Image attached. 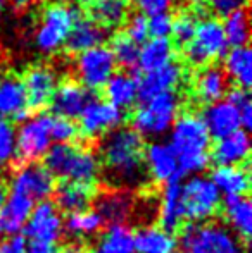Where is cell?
<instances>
[{"mask_svg":"<svg viewBox=\"0 0 252 253\" xmlns=\"http://www.w3.org/2000/svg\"><path fill=\"white\" fill-rule=\"evenodd\" d=\"M144 138L130 127H118L104 138L101 157L111 183L128 188H138L145 183Z\"/></svg>","mask_w":252,"mask_h":253,"instance_id":"obj_1","label":"cell"},{"mask_svg":"<svg viewBox=\"0 0 252 253\" xmlns=\"http://www.w3.org/2000/svg\"><path fill=\"white\" fill-rule=\"evenodd\" d=\"M169 147L178 160L180 176H201L207 169L211 136L197 114H182L169 131Z\"/></svg>","mask_w":252,"mask_h":253,"instance_id":"obj_2","label":"cell"},{"mask_svg":"<svg viewBox=\"0 0 252 253\" xmlns=\"http://www.w3.org/2000/svg\"><path fill=\"white\" fill-rule=\"evenodd\" d=\"M44 159L45 169L52 176L69 183L92 186L101 176V159L88 148H80L74 145H52Z\"/></svg>","mask_w":252,"mask_h":253,"instance_id":"obj_3","label":"cell"},{"mask_svg":"<svg viewBox=\"0 0 252 253\" xmlns=\"http://www.w3.org/2000/svg\"><path fill=\"white\" fill-rule=\"evenodd\" d=\"M180 97L175 91L144 102L131 117L133 131L142 138H161L169 133L180 116Z\"/></svg>","mask_w":252,"mask_h":253,"instance_id":"obj_4","label":"cell"},{"mask_svg":"<svg viewBox=\"0 0 252 253\" xmlns=\"http://www.w3.org/2000/svg\"><path fill=\"white\" fill-rule=\"evenodd\" d=\"M78 19H80V10L76 7L62 2L47 5L35 31L37 48L44 53L57 52L62 45H66L67 37Z\"/></svg>","mask_w":252,"mask_h":253,"instance_id":"obj_5","label":"cell"},{"mask_svg":"<svg viewBox=\"0 0 252 253\" xmlns=\"http://www.w3.org/2000/svg\"><path fill=\"white\" fill-rule=\"evenodd\" d=\"M182 247L183 253H244L242 241L218 222L187 226L182 234Z\"/></svg>","mask_w":252,"mask_h":253,"instance_id":"obj_6","label":"cell"},{"mask_svg":"<svg viewBox=\"0 0 252 253\" xmlns=\"http://www.w3.org/2000/svg\"><path fill=\"white\" fill-rule=\"evenodd\" d=\"M221 195L205 176H190L182 184V207L185 219L202 224L211 220L221 209Z\"/></svg>","mask_w":252,"mask_h":253,"instance_id":"obj_7","label":"cell"},{"mask_svg":"<svg viewBox=\"0 0 252 253\" xmlns=\"http://www.w3.org/2000/svg\"><path fill=\"white\" fill-rule=\"evenodd\" d=\"M228 52L223 24L216 19H202L197 23V30L192 42L185 48V57L192 66H202L214 62L219 57H225Z\"/></svg>","mask_w":252,"mask_h":253,"instance_id":"obj_8","label":"cell"},{"mask_svg":"<svg viewBox=\"0 0 252 253\" xmlns=\"http://www.w3.org/2000/svg\"><path fill=\"white\" fill-rule=\"evenodd\" d=\"M50 124L52 116L49 114H38L23 121L16 131V157L23 159L24 164L44 159L52 147Z\"/></svg>","mask_w":252,"mask_h":253,"instance_id":"obj_9","label":"cell"},{"mask_svg":"<svg viewBox=\"0 0 252 253\" xmlns=\"http://www.w3.org/2000/svg\"><path fill=\"white\" fill-rule=\"evenodd\" d=\"M12 193L26 197L31 202H45L55 190V177L37 162L23 164L10 177Z\"/></svg>","mask_w":252,"mask_h":253,"instance_id":"obj_10","label":"cell"},{"mask_svg":"<svg viewBox=\"0 0 252 253\" xmlns=\"http://www.w3.org/2000/svg\"><path fill=\"white\" fill-rule=\"evenodd\" d=\"M116 62L111 50L104 45L78 53L76 73L80 84L87 90H101L114 74Z\"/></svg>","mask_w":252,"mask_h":253,"instance_id":"obj_11","label":"cell"},{"mask_svg":"<svg viewBox=\"0 0 252 253\" xmlns=\"http://www.w3.org/2000/svg\"><path fill=\"white\" fill-rule=\"evenodd\" d=\"M24 229H26V234L31 240V243L54 247L62 238L64 233V220L61 210L49 200L40 202L38 205L33 207Z\"/></svg>","mask_w":252,"mask_h":253,"instance_id":"obj_12","label":"cell"},{"mask_svg":"<svg viewBox=\"0 0 252 253\" xmlns=\"http://www.w3.org/2000/svg\"><path fill=\"white\" fill-rule=\"evenodd\" d=\"M125 114L105 100L92 98L80 114V133L85 138H101L123 124Z\"/></svg>","mask_w":252,"mask_h":253,"instance_id":"obj_13","label":"cell"},{"mask_svg":"<svg viewBox=\"0 0 252 253\" xmlns=\"http://www.w3.org/2000/svg\"><path fill=\"white\" fill-rule=\"evenodd\" d=\"M144 169L145 174L155 183L168 184L176 181L180 176L178 160L175 152L164 141H154L144 150Z\"/></svg>","mask_w":252,"mask_h":253,"instance_id":"obj_14","label":"cell"},{"mask_svg":"<svg viewBox=\"0 0 252 253\" xmlns=\"http://www.w3.org/2000/svg\"><path fill=\"white\" fill-rule=\"evenodd\" d=\"M23 86L26 91L28 109H44L50 103L57 88V78L54 71L45 66H35L26 71L23 78Z\"/></svg>","mask_w":252,"mask_h":253,"instance_id":"obj_15","label":"cell"},{"mask_svg":"<svg viewBox=\"0 0 252 253\" xmlns=\"http://www.w3.org/2000/svg\"><path fill=\"white\" fill-rule=\"evenodd\" d=\"M201 119L207 129L209 136L216 138V140H221V138L242 129L239 110L230 100H219L207 105Z\"/></svg>","mask_w":252,"mask_h":253,"instance_id":"obj_16","label":"cell"},{"mask_svg":"<svg viewBox=\"0 0 252 253\" xmlns=\"http://www.w3.org/2000/svg\"><path fill=\"white\" fill-rule=\"evenodd\" d=\"M92 100V95L87 88L81 86L78 81L66 80L57 84L52 97V110H54L55 117H64V119H71L80 117L81 110L87 107V103Z\"/></svg>","mask_w":252,"mask_h":253,"instance_id":"obj_17","label":"cell"},{"mask_svg":"<svg viewBox=\"0 0 252 253\" xmlns=\"http://www.w3.org/2000/svg\"><path fill=\"white\" fill-rule=\"evenodd\" d=\"M183 78L182 67L176 62H169L168 66L159 67L151 73H145L140 80L137 81L138 98L142 102H147L157 95L173 91L180 84Z\"/></svg>","mask_w":252,"mask_h":253,"instance_id":"obj_18","label":"cell"},{"mask_svg":"<svg viewBox=\"0 0 252 253\" xmlns=\"http://www.w3.org/2000/svg\"><path fill=\"white\" fill-rule=\"evenodd\" d=\"M135 210V198L130 190L116 188V190H105L97 197V210L95 212L102 217L104 222L111 226H121L125 224Z\"/></svg>","mask_w":252,"mask_h":253,"instance_id":"obj_19","label":"cell"},{"mask_svg":"<svg viewBox=\"0 0 252 253\" xmlns=\"http://www.w3.org/2000/svg\"><path fill=\"white\" fill-rule=\"evenodd\" d=\"M218 167L225 166H242L249 160L251 155V138L246 129H239L228 136L218 140L212 152L209 153Z\"/></svg>","mask_w":252,"mask_h":253,"instance_id":"obj_20","label":"cell"},{"mask_svg":"<svg viewBox=\"0 0 252 253\" xmlns=\"http://www.w3.org/2000/svg\"><path fill=\"white\" fill-rule=\"evenodd\" d=\"M28 112L30 109L23 81L14 76L0 80V117L23 123L28 119Z\"/></svg>","mask_w":252,"mask_h":253,"instance_id":"obj_21","label":"cell"},{"mask_svg":"<svg viewBox=\"0 0 252 253\" xmlns=\"http://www.w3.org/2000/svg\"><path fill=\"white\" fill-rule=\"evenodd\" d=\"M35 203L26 197L10 193L0 207V233L5 236H17L24 229Z\"/></svg>","mask_w":252,"mask_h":253,"instance_id":"obj_22","label":"cell"},{"mask_svg":"<svg viewBox=\"0 0 252 253\" xmlns=\"http://www.w3.org/2000/svg\"><path fill=\"white\" fill-rule=\"evenodd\" d=\"M212 184L219 195L225 198L228 197H246L251 188V174L249 169L244 166H225L216 167L211 177Z\"/></svg>","mask_w":252,"mask_h":253,"instance_id":"obj_23","label":"cell"},{"mask_svg":"<svg viewBox=\"0 0 252 253\" xmlns=\"http://www.w3.org/2000/svg\"><path fill=\"white\" fill-rule=\"evenodd\" d=\"M183 207H182V183L178 179L164 184V190L159 202V222L168 233H175L183 224Z\"/></svg>","mask_w":252,"mask_h":253,"instance_id":"obj_24","label":"cell"},{"mask_svg":"<svg viewBox=\"0 0 252 253\" xmlns=\"http://www.w3.org/2000/svg\"><path fill=\"white\" fill-rule=\"evenodd\" d=\"M228 91V78L218 66H205L195 78V93L207 105L223 100Z\"/></svg>","mask_w":252,"mask_h":253,"instance_id":"obj_25","label":"cell"},{"mask_svg":"<svg viewBox=\"0 0 252 253\" xmlns=\"http://www.w3.org/2000/svg\"><path fill=\"white\" fill-rule=\"evenodd\" d=\"M223 212L228 222V229L239 240H247L252 233V203L247 197H228L225 198Z\"/></svg>","mask_w":252,"mask_h":253,"instance_id":"obj_26","label":"cell"},{"mask_svg":"<svg viewBox=\"0 0 252 253\" xmlns=\"http://www.w3.org/2000/svg\"><path fill=\"white\" fill-rule=\"evenodd\" d=\"M135 253H175L176 238L161 226H144L133 234Z\"/></svg>","mask_w":252,"mask_h":253,"instance_id":"obj_27","label":"cell"},{"mask_svg":"<svg viewBox=\"0 0 252 253\" xmlns=\"http://www.w3.org/2000/svg\"><path fill=\"white\" fill-rule=\"evenodd\" d=\"M105 37H107L105 30H102L97 23L80 16V19L74 23L73 30H71L69 37H67L66 47L73 53H81L90 50V48L104 45Z\"/></svg>","mask_w":252,"mask_h":253,"instance_id":"obj_28","label":"cell"},{"mask_svg":"<svg viewBox=\"0 0 252 253\" xmlns=\"http://www.w3.org/2000/svg\"><path fill=\"white\" fill-rule=\"evenodd\" d=\"M55 203L59 210H64L67 213H76L81 210H87L94 200V190L87 184H78L64 181L54 190Z\"/></svg>","mask_w":252,"mask_h":253,"instance_id":"obj_29","label":"cell"},{"mask_svg":"<svg viewBox=\"0 0 252 253\" xmlns=\"http://www.w3.org/2000/svg\"><path fill=\"white\" fill-rule=\"evenodd\" d=\"M173 55L175 48L169 38H149L145 43H142L137 66L144 73H151L173 62Z\"/></svg>","mask_w":252,"mask_h":253,"instance_id":"obj_30","label":"cell"},{"mask_svg":"<svg viewBox=\"0 0 252 253\" xmlns=\"http://www.w3.org/2000/svg\"><path fill=\"white\" fill-rule=\"evenodd\" d=\"M104 88L105 97H107L105 102L119 109L121 112L133 107V103L138 98L137 80L128 73H114Z\"/></svg>","mask_w":252,"mask_h":253,"instance_id":"obj_31","label":"cell"},{"mask_svg":"<svg viewBox=\"0 0 252 253\" xmlns=\"http://www.w3.org/2000/svg\"><path fill=\"white\" fill-rule=\"evenodd\" d=\"M225 74L233 80L237 86L249 90L252 84V52L249 47H237L226 52L225 55Z\"/></svg>","mask_w":252,"mask_h":253,"instance_id":"obj_32","label":"cell"},{"mask_svg":"<svg viewBox=\"0 0 252 253\" xmlns=\"http://www.w3.org/2000/svg\"><path fill=\"white\" fill-rule=\"evenodd\" d=\"M90 14L102 30H116L128 19V3L125 0H94Z\"/></svg>","mask_w":252,"mask_h":253,"instance_id":"obj_33","label":"cell"},{"mask_svg":"<svg viewBox=\"0 0 252 253\" xmlns=\"http://www.w3.org/2000/svg\"><path fill=\"white\" fill-rule=\"evenodd\" d=\"M88 253H135L133 233L125 224L111 226Z\"/></svg>","mask_w":252,"mask_h":253,"instance_id":"obj_34","label":"cell"},{"mask_svg":"<svg viewBox=\"0 0 252 253\" xmlns=\"http://www.w3.org/2000/svg\"><path fill=\"white\" fill-rule=\"evenodd\" d=\"M104 220L95 210H81L76 213H69V217L64 222V229L74 238H90L94 234L101 233L104 227Z\"/></svg>","mask_w":252,"mask_h":253,"instance_id":"obj_35","label":"cell"},{"mask_svg":"<svg viewBox=\"0 0 252 253\" xmlns=\"http://www.w3.org/2000/svg\"><path fill=\"white\" fill-rule=\"evenodd\" d=\"M223 24V33H225L226 43L232 45L233 48L237 47H247L251 31H249V16L246 10H240L232 16L225 17Z\"/></svg>","mask_w":252,"mask_h":253,"instance_id":"obj_36","label":"cell"},{"mask_svg":"<svg viewBox=\"0 0 252 253\" xmlns=\"http://www.w3.org/2000/svg\"><path fill=\"white\" fill-rule=\"evenodd\" d=\"M111 53L114 57V62L118 66L133 69L138 64V53H140V45H137L133 40L126 37V35H118L112 38L111 43Z\"/></svg>","mask_w":252,"mask_h":253,"instance_id":"obj_37","label":"cell"},{"mask_svg":"<svg viewBox=\"0 0 252 253\" xmlns=\"http://www.w3.org/2000/svg\"><path fill=\"white\" fill-rule=\"evenodd\" d=\"M16 159V129L9 121L0 117V167Z\"/></svg>","mask_w":252,"mask_h":253,"instance_id":"obj_38","label":"cell"},{"mask_svg":"<svg viewBox=\"0 0 252 253\" xmlns=\"http://www.w3.org/2000/svg\"><path fill=\"white\" fill-rule=\"evenodd\" d=\"M197 17L190 12H182L180 16H176L173 19V26H171V35L175 37V42L178 45H189L195 35L197 30Z\"/></svg>","mask_w":252,"mask_h":253,"instance_id":"obj_39","label":"cell"},{"mask_svg":"<svg viewBox=\"0 0 252 253\" xmlns=\"http://www.w3.org/2000/svg\"><path fill=\"white\" fill-rule=\"evenodd\" d=\"M50 134L52 141H55V145H71V141L78 138V126L71 119L52 117Z\"/></svg>","mask_w":252,"mask_h":253,"instance_id":"obj_40","label":"cell"},{"mask_svg":"<svg viewBox=\"0 0 252 253\" xmlns=\"http://www.w3.org/2000/svg\"><path fill=\"white\" fill-rule=\"evenodd\" d=\"M228 100L235 105V109L239 110L240 116V123H242V127H251L252 124V103H251V97L249 91L242 90V88H237L230 93Z\"/></svg>","mask_w":252,"mask_h":253,"instance_id":"obj_41","label":"cell"},{"mask_svg":"<svg viewBox=\"0 0 252 253\" xmlns=\"http://www.w3.org/2000/svg\"><path fill=\"white\" fill-rule=\"evenodd\" d=\"M128 26H126V37L130 40H133L137 45L145 43L149 40V23L147 16H144L142 12L133 14V16L128 17Z\"/></svg>","mask_w":252,"mask_h":253,"instance_id":"obj_42","label":"cell"},{"mask_svg":"<svg viewBox=\"0 0 252 253\" xmlns=\"http://www.w3.org/2000/svg\"><path fill=\"white\" fill-rule=\"evenodd\" d=\"M249 0H205V5L219 17H228L240 10H246Z\"/></svg>","mask_w":252,"mask_h":253,"instance_id":"obj_43","label":"cell"},{"mask_svg":"<svg viewBox=\"0 0 252 253\" xmlns=\"http://www.w3.org/2000/svg\"><path fill=\"white\" fill-rule=\"evenodd\" d=\"M149 23V37L152 38H169L173 26V17L166 14H155V16L147 17Z\"/></svg>","mask_w":252,"mask_h":253,"instance_id":"obj_44","label":"cell"},{"mask_svg":"<svg viewBox=\"0 0 252 253\" xmlns=\"http://www.w3.org/2000/svg\"><path fill=\"white\" fill-rule=\"evenodd\" d=\"M175 0H138L144 16H155V14H166L173 7Z\"/></svg>","mask_w":252,"mask_h":253,"instance_id":"obj_45","label":"cell"},{"mask_svg":"<svg viewBox=\"0 0 252 253\" xmlns=\"http://www.w3.org/2000/svg\"><path fill=\"white\" fill-rule=\"evenodd\" d=\"M26 252V241L17 236H7L0 241V253H24Z\"/></svg>","mask_w":252,"mask_h":253,"instance_id":"obj_46","label":"cell"},{"mask_svg":"<svg viewBox=\"0 0 252 253\" xmlns=\"http://www.w3.org/2000/svg\"><path fill=\"white\" fill-rule=\"evenodd\" d=\"M24 253H57V252H55L54 247H50V245L31 243V245H26V252Z\"/></svg>","mask_w":252,"mask_h":253,"instance_id":"obj_47","label":"cell"},{"mask_svg":"<svg viewBox=\"0 0 252 253\" xmlns=\"http://www.w3.org/2000/svg\"><path fill=\"white\" fill-rule=\"evenodd\" d=\"M33 2L35 0H10L12 7H16V9H26V7H30Z\"/></svg>","mask_w":252,"mask_h":253,"instance_id":"obj_48","label":"cell"},{"mask_svg":"<svg viewBox=\"0 0 252 253\" xmlns=\"http://www.w3.org/2000/svg\"><path fill=\"white\" fill-rule=\"evenodd\" d=\"M7 198V190H5V184L0 181V207L3 205V202H5Z\"/></svg>","mask_w":252,"mask_h":253,"instance_id":"obj_49","label":"cell"},{"mask_svg":"<svg viewBox=\"0 0 252 253\" xmlns=\"http://www.w3.org/2000/svg\"><path fill=\"white\" fill-rule=\"evenodd\" d=\"M59 253H81V250L78 247H66L64 250H61Z\"/></svg>","mask_w":252,"mask_h":253,"instance_id":"obj_50","label":"cell"},{"mask_svg":"<svg viewBox=\"0 0 252 253\" xmlns=\"http://www.w3.org/2000/svg\"><path fill=\"white\" fill-rule=\"evenodd\" d=\"M0 19H2V7H0Z\"/></svg>","mask_w":252,"mask_h":253,"instance_id":"obj_51","label":"cell"},{"mask_svg":"<svg viewBox=\"0 0 252 253\" xmlns=\"http://www.w3.org/2000/svg\"><path fill=\"white\" fill-rule=\"evenodd\" d=\"M2 2H5V0H0V3H2Z\"/></svg>","mask_w":252,"mask_h":253,"instance_id":"obj_52","label":"cell"},{"mask_svg":"<svg viewBox=\"0 0 252 253\" xmlns=\"http://www.w3.org/2000/svg\"><path fill=\"white\" fill-rule=\"evenodd\" d=\"M125 2H126V0H125Z\"/></svg>","mask_w":252,"mask_h":253,"instance_id":"obj_53","label":"cell"}]
</instances>
